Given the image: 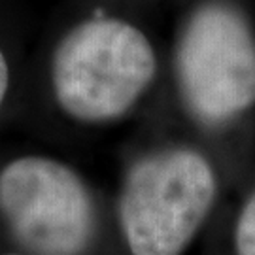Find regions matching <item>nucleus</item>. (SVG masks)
<instances>
[{
	"instance_id": "1",
	"label": "nucleus",
	"mask_w": 255,
	"mask_h": 255,
	"mask_svg": "<svg viewBox=\"0 0 255 255\" xmlns=\"http://www.w3.org/2000/svg\"><path fill=\"white\" fill-rule=\"evenodd\" d=\"M157 68L147 38L119 19H91L70 30L53 57V91L66 114L106 121L125 114Z\"/></svg>"
},
{
	"instance_id": "2",
	"label": "nucleus",
	"mask_w": 255,
	"mask_h": 255,
	"mask_svg": "<svg viewBox=\"0 0 255 255\" xmlns=\"http://www.w3.org/2000/svg\"><path fill=\"white\" fill-rule=\"evenodd\" d=\"M216 176L193 149H166L128 172L119 214L132 255H180L206 219Z\"/></svg>"
},
{
	"instance_id": "3",
	"label": "nucleus",
	"mask_w": 255,
	"mask_h": 255,
	"mask_svg": "<svg viewBox=\"0 0 255 255\" xmlns=\"http://www.w3.org/2000/svg\"><path fill=\"white\" fill-rule=\"evenodd\" d=\"M187 106L206 123H223L255 102V38L244 15L206 4L187 21L176 55Z\"/></svg>"
},
{
	"instance_id": "4",
	"label": "nucleus",
	"mask_w": 255,
	"mask_h": 255,
	"mask_svg": "<svg viewBox=\"0 0 255 255\" xmlns=\"http://www.w3.org/2000/svg\"><path fill=\"white\" fill-rule=\"evenodd\" d=\"M0 212L36 255H78L93 235V206L78 174L44 157H23L0 172Z\"/></svg>"
},
{
	"instance_id": "5",
	"label": "nucleus",
	"mask_w": 255,
	"mask_h": 255,
	"mask_svg": "<svg viewBox=\"0 0 255 255\" xmlns=\"http://www.w3.org/2000/svg\"><path fill=\"white\" fill-rule=\"evenodd\" d=\"M238 255H255V193L250 197L237 223Z\"/></svg>"
},
{
	"instance_id": "6",
	"label": "nucleus",
	"mask_w": 255,
	"mask_h": 255,
	"mask_svg": "<svg viewBox=\"0 0 255 255\" xmlns=\"http://www.w3.org/2000/svg\"><path fill=\"white\" fill-rule=\"evenodd\" d=\"M8 83H9L8 63H6L4 55H2V51H0V106H2L4 97H6V91H8Z\"/></svg>"
}]
</instances>
